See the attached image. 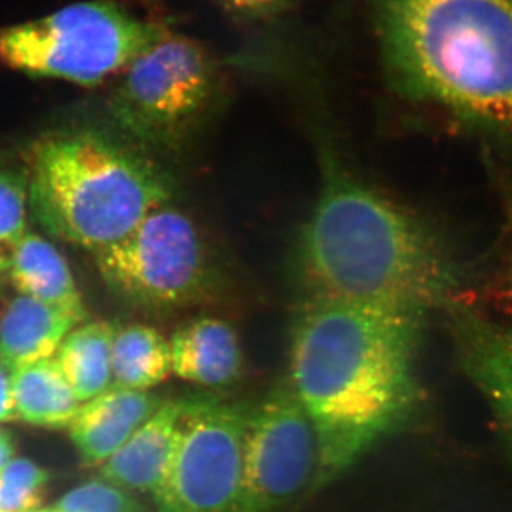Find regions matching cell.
<instances>
[{"instance_id": "5", "label": "cell", "mask_w": 512, "mask_h": 512, "mask_svg": "<svg viewBox=\"0 0 512 512\" xmlns=\"http://www.w3.org/2000/svg\"><path fill=\"white\" fill-rule=\"evenodd\" d=\"M171 32L173 20L136 15L123 3H74L0 28V67L94 87L123 73Z\"/></svg>"}, {"instance_id": "17", "label": "cell", "mask_w": 512, "mask_h": 512, "mask_svg": "<svg viewBox=\"0 0 512 512\" xmlns=\"http://www.w3.org/2000/svg\"><path fill=\"white\" fill-rule=\"evenodd\" d=\"M12 387L18 417L35 426L63 429L82 409L56 359L50 357L13 370Z\"/></svg>"}, {"instance_id": "14", "label": "cell", "mask_w": 512, "mask_h": 512, "mask_svg": "<svg viewBox=\"0 0 512 512\" xmlns=\"http://www.w3.org/2000/svg\"><path fill=\"white\" fill-rule=\"evenodd\" d=\"M185 397L165 402L101 468V478L128 491L153 494L173 453Z\"/></svg>"}, {"instance_id": "7", "label": "cell", "mask_w": 512, "mask_h": 512, "mask_svg": "<svg viewBox=\"0 0 512 512\" xmlns=\"http://www.w3.org/2000/svg\"><path fill=\"white\" fill-rule=\"evenodd\" d=\"M104 282L147 312H174L210 295L215 271L200 229L180 208L160 205L126 238L99 252Z\"/></svg>"}, {"instance_id": "24", "label": "cell", "mask_w": 512, "mask_h": 512, "mask_svg": "<svg viewBox=\"0 0 512 512\" xmlns=\"http://www.w3.org/2000/svg\"><path fill=\"white\" fill-rule=\"evenodd\" d=\"M111 2L123 3V5L124 3H131V5H136L138 8L146 10L147 15L151 16V18L171 20L164 0H111Z\"/></svg>"}, {"instance_id": "10", "label": "cell", "mask_w": 512, "mask_h": 512, "mask_svg": "<svg viewBox=\"0 0 512 512\" xmlns=\"http://www.w3.org/2000/svg\"><path fill=\"white\" fill-rule=\"evenodd\" d=\"M239 36L231 69L279 80H309L318 52L306 28V0H214Z\"/></svg>"}, {"instance_id": "15", "label": "cell", "mask_w": 512, "mask_h": 512, "mask_svg": "<svg viewBox=\"0 0 512 512\" xmlns=\"http://www.w3.org/2000/svg\"><path fill=\"white\" fill-rule=\"evenodd\" d=\"M82 320L57 306L19 296L0 319V359L10 372L49 359Z\"/></svg>"}, {"instance_id": "4", "label": "cell", "mask_w": 512, "mask_h": 512, "mask_svg": "<svg viewBox=\"0 0 512 512\" xmlns=\"http://www.w3.org/2000/svg\"><path fill=\"white\" fill-rule=\"evenodd\" d=\"M131 148L89 128L36 141L29 156L36 220L94 255L126 238L173 197L167 175Z\"/></svg>"}, {"instance_id": "27", "label": "cell", "mask_w": 512, "mask_h": 512, "mask_svg": "<svg viewBox=\"0 0 512 512\" xmlns=\"http://www.w3.org/2000/svg\"><path fill=\"white\" fill-rule=\"evenodd\" d=\"M33 512H55L52 510V508H50V510H43V511H33Z\"/></svg>"}, {"instance_id": "16", "label": "cell", "mask_w": 512, "mask_h": 512, "mask_svg": "<svg viewBox=\"0 0 512 512\" xmlns=\"http://www.w3.org/2000/svg\"><path fill=\"white\" fill-rule=\"evenodd\" d=\"M9 275L22 295L86 318L82 295L69 266L60 252L39 235L26 232L13 255Z\"/></svg>"}, {"instance_id": "21", "label": "cell", "mask_w": 512, "mask_h": 512, "mask_svg": "<svg viewBox=\"0 0 512 512\" xmlns=\"http://www.w3.org/2000/svg\"><path fill=\"white\" fill-rule=\"evenodd\" d=\"M50 476L29 460H13L0 471V512H33L42 504Z\"/></svg>"}, {"instance_id": "18", "label": "cell", "mask_w": 512, "mask_h": 512, "mask_svg": "<svg viewBox=\"0 0 512 512\" xmlns=\"http://www.w3.org/2000/svg\"><path fill=\"white\" fill-rule=\"evenodd\" d=\"M111 322H90L67 335L57 352L56 362L80 402H87L110 389L113 382L114 336Z\"/></svg>"}, {"instance_id": "26", "label": "cell", "mask_w": 512, "mask_h": 512, "mask_svg": "<svg viewBox=\"0 0 512 512\" xmlns=\"http://www.w3.org/2000/svg\"><path fill=\"white\" fill-rule=\"evenodd\" d=\"M15 446H13L12 437L6 430L0 429V471L10 463Z\"/></svg>"}, {"instance_id": "9", "label": "cell", "mask_w": 512, "mask_h": 512, "mask_svg": "<svg viewBox=\"0 0 512 512\" xmlns=\"http://www.w3.org/2000/svg\"><path fill=\"white\" fill-rule=\"evenodd\" d=\"M315 429L291 387L252 409L235 512H282L315 483Z\"/></svg>"}, {"instance_id": "2", "label": "cell", "mask_w": 512, "mask_h": 512, "mask_svg": "<svg viewBox=\"0 0 512 512\" xmlns=\"http://www.w3.org/2000/svg\"><path fill=\"white\" fill-rule=\"evenodd\" d=\"M318 201L299 239L311 299L427 312L457 301L460 265L419 217L322 157Z\"/></svg>"}, {"instance_id": "11", "label": "cell", "mask_w": 512, "mask_h": 512, "mask_svg": "<svg viewBox=\"0 0 512 512\" xmlns=\"http://www.w3.org/2000/svg\"><path fill=\"white\" fill-rule=\"evenodd\" d=\"M444 309L458 366L490 404L512 454V326L458 299Z\"/></svg>"}, {"instance_id": "22", "label": "cell", "mask_w": 512, "mask_h": 512, "mask_svg": "<svg viewBox=\"0 0 512 512\" xmlns=\"http://www.w3.org/2000/svg\"><path fill=\"white\" fill-rule=\"evenodd\" d=\"M55 512H148L140 501L119 485L93 480L74 488L52 508Z\"/></svg>"}, {"instance_id": "20", "label": "cell", "mask_w": 512, "mask_h": 512, "mask_svg": "<svg viewBox=\"0 0 512 512\" xmlns=\"http://www.w3.org/2000/svg\"><path fill=\"white\" fill-rule=\"evenodd\" d=\"M28 181L0 165V275L9 274L13 255L26 234Z\"/></svg>"}, {"instance_id": "13", "label": "cell", "mask_w": 512, "mask_h": 512, "mask_svg": "<svg viewBox=\"0 0 512 512\" xmlns=\"http://www.w3.org/2000/svg\"><path fill=\"white\" fill-rule=\"evenodd\" d=\"M173 373L188 383L222 389L238 382L244 353L237 330L215 316H200L175 330L170 340Z\"/></svg>"}, {"instance_id": "12", "label": "cell", "mask_w": 512, "mask_h": 512, "mask_svg": "<svg viewBox=\"0 0 512 512\" xmlns=\"http://www.w3.org/2000/svg\"><path fill=\"white\" fill-rule=\"evenodd\" d=\"M150 390L113 384L89 400L70 424V434L87 464L106 463L164 404Z\"/></svg>"}, {"instance_id": "1", "label": "cell", "mask_w": 512, "mask_h": 512, "mask_svg": "<svg viewBox=\"0 0 512 512\" xmlns=\"http://www.w3.org/2000/svg\"><path fill=\"white\" fill-rule=\"evenodd\" d=\"M426 312L308 299L292 329L289 387L315 429L313 491L333 483L423 409Z\"/></svg>"}, {"instance_id": "8", "label": "cell", "mask_w": 512, "mask_h": 512, "mask_svg": "<svg viewBox=\"0 0 512 512\" xmlns=\"http://www.w3.org/2000/svg\"><path fill=\"white\" fill-rule=\"evenodd\" d=\"M252 409L212 394L185 397L173 453L151 494L157 512H235Z\"/></svg>"}, {"instance_id": "19", "label": "cell", "mask_w": 512, "mask_h": 512, "mask_svg": "<svg viewBox=\"0 0 512 512\" xmlns=\"http://www.w3.org/2000/svg\"><path fill=\"white\" fill-rule=\"evenodd\" d=\"M113 382L134 390H150L173 373L170 342L143 323L117 329L114 336Z\"/></svg>"}, {"instance_id": "3", "label": "cell", "mask_w": 512, "mask_h": 512, "mask_svg": "<svg viewBox=\"0 0 512 512\" xmlns=\"http://www.w3.org/2000/svg\"><path fill=\"white\" fill-rule=\"evenodd\" d=\"M362 2L392 92L512 141V0Z\"/></svg>"}, {"instance_id": "6", "label": "cell", "mask_w": 512, "mask_h": 512, "mask_svg": "<svg viewBox=\"0 0 512 512\" xmlns=\"http://www.w3.org/2000/svg\"><path fill=\"white\" fill-rule=\"evenodd\" d=\"M228 70L210 47L173 30L121 73L107 117L138 146L177 150L221 106Z\"/></svg>"}, {"instance_id": "25", "label": "cell", "mask_w": 512, "mask_h": 512, "mask_svg": "<svg viewBox=\"0 0 512 512\" xmlns=\"http://www.w3.org/2000/svg\"><path fill=\"white\" fill-rule=\"evenodd\" d=\"M505 211H507L508 229V285H510L512 299V185L507 191V198H505Z\"/></svg>"}, {"instance_id": "23", "label": "cell", "mask_w": 512, "mask_h": 512, "mask_svg": "<svg viewBox=\"0 0 512 512\" xmlns=\"http://www.w3.org/2000/svg\"><path fill=\"white\" fill-rule=\"evenodd\" d=\"M10 370L0 359V421L18 419Z\"/></svg>"}]
</instances>
